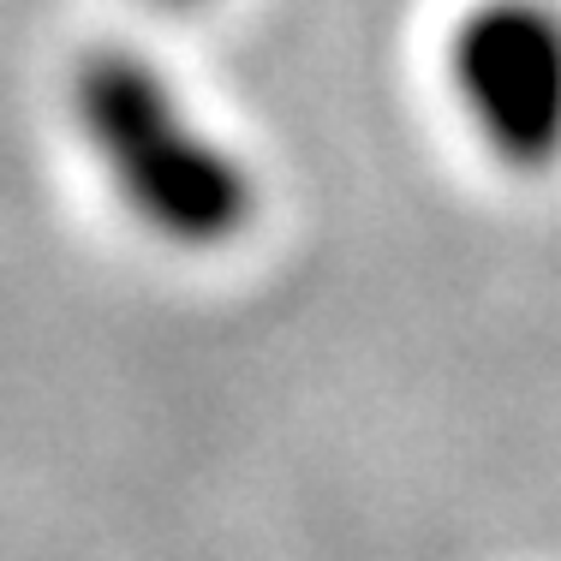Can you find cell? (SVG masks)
<instances>
[{
    "label": "cell",
    "mask_w": 561,
    "mask_h": 561,
    "mask_svg": "<svg viewBox=\"0 0 561 561\" xmlns=\"http://www.w3.org/2000/svg\"><path fill=\"white\" fill-rule=\"evenodd\" d=\"M443 72L472 138L507 173L561 162V0H472L448 24Z\"/></svg>",
    "instance_id": "7a4b0ae2"
},
{
    "label": "cell",
    "mask_w": 561,
    "mask_h": 561,
    "mask_svg": "<svg viewBox=\"0 0 561 561\" xmlns=\"http://www.w3.org/2000/svg\"><path fill=\"white\" fill-rule=\"evenodd\" d=\"M90 156L150 233L180 251H221L257 221L251 168L209 138L173 84L131 48H90L66 84Z\"/></svg>",
    "instance_id": "6da1fadb"
},
{
    "label": "cell",
    "mask_w": 561,
    "mask_h": 561,
    "mask_svg": "<svg viewBox=\"0 0 561 561\" xmlns=\"http://www.w3.org/2000/svg\"><path fill=\"white\" fill-rule=\"evenodd\" d=\"M156 7H197V0H156Z\"/></svg>",
    "instance_id": "3957f363"
}]
</instances>
